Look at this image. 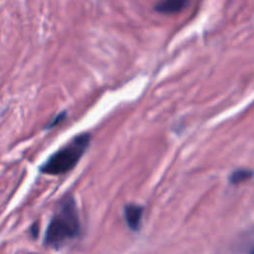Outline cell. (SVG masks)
Segmentation results:
<instances>
[{"label":"cell","mask_w":254,"mask_h":254,"mask_svg":"<svg viewBox=\"0 0 254 254\" xmlns=\"http://www.w3.org/2000/svg\"><path fill=\"white\" fill-rule=\"evenodd\" d=\"M90 134L82 133L72 138L68 143L55 152L42 166L41 172L47 175H62L72 170L90 143Z\"/></svg>","instance_id":"7a4b0ae2"},{"label":"cell","mask_w":254,"mask_h":254,"mask_svg":"<svg viewBox=\"0 0 254 254\" xmlns=\"http://www.w3.org/2000/svg\"><path fill=\"white\" fill-rule=\"evenodd\" d=\"M65 112H62V113H60V114H58L48 125H47V127L46 128H48V129H50V128H53V127H55L56 125H58L59 123H61L64 119V117H65Z\"/></svg>","instance_id":"8992f818"},{"label":"cell","mask_w":254,"mask_h":254,"mask_svg":"<svg viewBox=\"0 0 254 254\" xmlns=\"http://www.w3.org/2000/svg\"><path fill=\"white\" fill-rule=\"evenodd\" d=\"M79 228L76 204L72 197H68L51 219L45 234V244L49 247L60 248L75 238L79 233Z\"/></svg>","instance_id":"6da1fadb"},{"label":"cell","mask_w":254,"mask_h":254,"mask_svg":"<svg viewBox=\"0 0 254 254\" xmlns=\"http://www.w3.org/2000/svg\"><path fill=\"white\" fill-rule=\"evenodd\" d=\"M252 254H254V250H253V252H252Z\"/></svg>","instance_id":"52a82bcc"},{"label":"cell","mask_w":254,"mask_h":254,"mask_svg":"<svg viewBox=\"0 0 254 254\" xmlns=\"http://www.w3.org/2000/svg\"><path fill=\"white\" fill-rule=\"evenodd\" d=\"M143 216V207L138 204H127L124 208V217L127 225L132 230L136 231L140 228Z\"/></svg>","instance_id":"3957f363"},{"label":"cell","mask_w":254,"mask_h":254,"mask_svg":"<svg viewBox=\"0 0 254 254\" xmlns=\"http://www.w3.org/2000/svg\"><path fill=\"white\" fill-rule=\"evenodd\" d=\"M251 177H253V172L252 171L246 170V169H240V170L234 171L230 175L229 182L233 185H237V184H240V183H243V182L247 181Z\"/></svg>","instance_id":"5b68a950"},{"label":"cell","mask_w":254,"mask_h":254,"mask_svg":"<svg viewBox=\"0 0 254 254\" xmlns=\"http://www.w3.org/2000/svg\"><path fill=\"white\" fill-rule=\"evenodd\" d=\"M189 0H160L156 4V11L163 14H175L187 7Z\"/></svg>","instance_id":"277c9868"}]
</instances>
